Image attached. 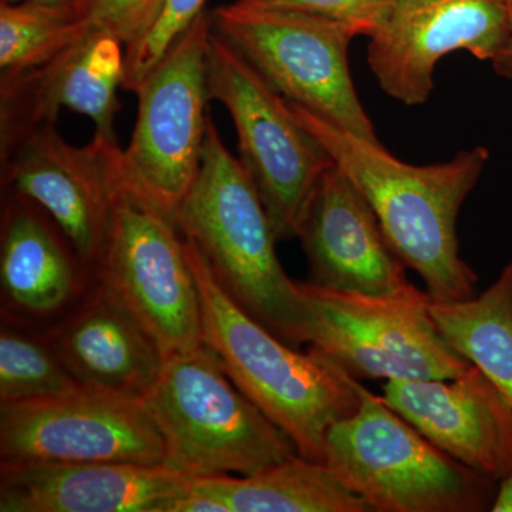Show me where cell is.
<instances>
[{"mask_svg": "<svg viewBox=\"0 0 512 512\" xmlns=\"http://www.w3.org/2000/svg\"><path fill=\"white\" fill-rule=\"evenodd\" d=\"M289 106L365 195L393 251L420 275L431 301L474 298L478 276L460 256L456 227L464 201L490 161V150H461L444 163H404L380 141L333 126L296 104Z\"/></svg>", "mask_w": 512, "mask_h": 512, "instance_id": "6da1fadb", "label": "cell"}, {"mask_svg": "<svg viewBox=\"0 0 512 512\" xmlns=\"http://www.w3.org/2000/svg\"><path fill=\"white\" fill-rule=\"evenodd\" d=\"M200 292L202 339L252 403L291 437L299 456L325 463L329 427L360 406L359 380L312 348L299 352L252 318L184 238Z\"/></svg>", "mask_w": 512, "mask_h": 512, "instance_id": "7a4b0ae2", "label": "cell"}, {"mask_svg": "<svg viewBox=\"0 0 512 512\" xmlns=\"http://www.w3.org/2000/svg\"><path fill=\"white\" fill-rule=\"evenodd\" d=\"M174 221L245 312L292 348L306 343L301 288L276 255L278 239L255 184L211 119L200 173Z\"/></svg>", "mask_w": 512, "mask_h": 512, "instance_id": "3957f363", "label": "cell"}, {"mask_svg": "<svg viewBox=\"0 0 512 512\" xmlns=\"http://www.w3.org/2000/svg\"><path fill=\"white\" fill-rule=\"evenodd\" d=\"M360 399L329 427L325 464L373 512L491 511L497 480L431 443L363 384Z\"/></svg>", "mask_w": 512, "mask_h": 512, "instance_id": "277c9868", "label": "cell"}, {"mask_svg": "<svg viewBox=\"0 0 512 512\" xmlns=\"http://www.w3.org/2000/svg\"><path fill=\"white\" fill-rule=\"evenodd\" d=\"M141 400L163 436L165 466L188 476H248L299 454L207 345L165 359Z\"/></svg>", "mask_w": 512, "mask_h": 512, "instance_id": "5b68a950", "label": "cell"}, {"mask_svg": "<svg viewBox=\"0 0 512 512\" xmlns=\"http://www.w3.org/2000/svg\"><path fill=\"white\" fill-rule=\"evenodd\" d=\"M212 30L289 103L367 140L379 141L350 73L355 35L291 10L234 2L211 13Z\"/></svg>", "mask_w": 512, "mask_h": 512, "instance_id": "8992f818", "label": "cell"}, {"mask_svg": "<svg viewBox=\"0 0 512 512\" xmlns=\"http://www.w3.org/2000/svg\"><path fill=\"white\" fill-rule=\"evenodd\" d=\"M208 89L231 116L239 161L264 202L276 239L296 238L316 185L335 161L299 123L288 101L214 30Z\"/></svg>", "mask_w": 512, "mask_h": 512, "instance_id": "52a82bcc", "label": "cell"}, {"mask_svg": "<svg viewBox=\"0 0 512 512\" xmlns=\"http://www.w3.org/2000/svg\"><path fill=\"white\" fill-rule=\"evenodd\" d=\"M99 284L119 299L168 357L204 345L200 292L174 218L121 175Z\"/></svg>", "mask_w": 512, "mask_h": 512, "instance_id": "ba28073f", "label": "cell"}, {"mask_svg": "<svg viewBox=\"0 0 512 512\" xmlns=\"http://www.w3.org/2000/svg\"><path fill=\"white\" fill-rule=\"evenodd\" d=\"M211 33V15L202 12L147 74L123 150L124 180L171 218L200 173L210 120Z\"/></svg>", "mask_w": 512, "mask_h": 512, "instance_id": "9c48e42d", "label": "cell"}, {"mask_svg": "<svg viewBox=\"0 0 512 512\" xmlns=\"http://www.w3.org/2000/svg\"><path fill=\"white\" fill-rule=\"evenodd\" d=\"M306 343L356 380L453 379L471 363L441 335L419 298H379L299 284Z\"/></svg>", "mask_w": 512, "mask_h": 512, "instance_id": "30bf717a", "label": "cell"}, {"mask_svg": "<svg viewBox=\"0 0 512 512\" xmlns=\"http://www.w3.org/2000/svg\"><path fill=\"white\" fill-rule=\"evenodd\" d=\"M2 463L165 464V444L143 400L79 386L0 404Z\"/></svg>", "mask_w": 512, "mask_h": 512, "instance_id": "8fae6325", "label": "cell"}, {"mask_svg": "<svg viewBox=\"0 0 512 512\" xmlns=\"http://www.w3.org/2000/svg\"><path fill=\"white\" fill-rule=\"evenodd\" d=\"M2 183L55 221L86 265L97 266L123 175L116 138L94 134L87 146L67 143L55 123L33 128L0 151Z\"/></svg>", "mask_w": 512, "mask_h": 512, "instance_id": "7c38bea8", "label": "cell"}, {"mask_svg": "<svg viewBox=\"0 0 512 512\" xmlns=\"http://www.w3.org/2000/svg\"><path fill=\"white\" fill-rule=\"evenodd\" d=\"M510 30L508 0H397L369 37L367 63L380 89L404 106H421L434 89L437 63L466 50L491 62Z\"/></svg>", "mask_w": 512, "mask_h": 512, "instance_id": "4fadbf2b", "label": "cell"}, {"mask_svg": "<svg viewBox=\"0 0 512 512\" xmlns=\"http://www.w3.org/2000/svg\"><path fill=\"white\" fill-rule=\"evenodd\" d=\"M296 238L311 266L312 284L379 298L427 293L409 281L372 205L336 164L316 185Z\"/></svg>", "mask_w": 512, "mask_h": 512, "instance_id": "5bb4252c", "label": "cell"}, {"mask_svg": "<svg viewBox=\"0 0 512 512\" xmlns=\"http://www.w3.org/2000/svg\"><path fill=\"white\" fill-rule=\"evenodd\" d=\"M127 46L111 33L86 28L49 63L0 79V151L69 109L89 117L94 134L116 138L117 93L126 79Z\"/></svg>", "mask_w": 512, "mask_h": 512, "instance_id": "9a60e30c", "label": "cell"}, {"mask_svg": "<svg viewBox=\"0 0 512 512\" xmlns=\"http://www.w3.org/2000/svg\"><path fill=\"white\" fill-rule=\"evenodd\" d=\"M383 400L460 463L500 481L512 470V406L471 365L453 379L386 380Z\"/></svg>", "mask_w": 512, "mask_h": 512, "instance_id": "2e32d148", "label": "cell"}, {"mask_svg": "<svg viewBox=\"0 0 512 512\" xmlns=\"http://www.w3.org/2000/svg\"><path fill=\"white\" fill-rule=\"evenodd\" d=\"M194 477L165 464L2 463V512H167Z\"/></svg>", "mask_w": 512, "mask_h": 512, "instance_id": "e0dca14e", "label": "cell"}, {"mask_svg": "<svg viewBox=\"0 0 512 512\" xmlns=\"http://www.w3.org/2000/svg\"><path fill=\"white\" fill-rule=\"evenodd\" d=\"M82 386L143 399L165 363L156 339L103 285L46 339Z\"/></svg>", "mask_w": 512, "mask_h": 512, "instance_id": "ac0fdd59", "label": "cell"}, {"mask_svg": "<svg viewBox=\"0 0 512 512\" xmlns=\"http://www.w3.org/2000/svg\"><path fill=\"white\" fill-rule=\"evenodd\" d=\"M80 264L55 221L35 202L8 191L0 235L3 305L25 318H52L82 286Z\"/></svg>", "mask_w": 512, "mask_h": 512, "instance_id": "d6986e66", "label": "cell"}, {"mask_svg": "<svg viewBox=\"0 0 512 512\" xmlns=\"http://www.w3.org/2000/svg\"><path fill=\"white\" fill-rule=\"evenodd\" d=\"M228 512H373L325 463L295 456L248 476L195 478Z\"/></svg>", "mask_w": 512, "mask_h": 512, "instance_id": "ffe728a7", "label": "cell"}, {"mask_svg": "<svg viewBox=\"0 0 512 512\" xmlns=\"http://www.w3.org/2000/svg\"><path fill=\"white\" fill-rule=\"evenodd\" d=\"M429 312L444 339L512 406V259L487 291L468 301H430Z\"/></svg>", "mask_w": 512, "mask_h": 512, "instance_id": "44dd1931", "label": "cell"}, {"mask_svg": "<svg viewBox=\"0 0 512 512\" xmlns=\"http://www.w3.org/2000/svg\"><path fill=\"white\" fill-rule=\"evenodd\" d=\"M86 30L82 16L45 3H0V79L49 63Z\"/></svg>", "mask_w": 512, "mask_h": 512, "instance_id": "7402d4cb", "label": "cell"}, {"mask_svg": "<svg viewBox=\"0 0 512 512\" xmlns=\"http://www.w3.org/2000/svg\"><path fill=\"white\" fill-rule=\"evenodd\" d=\"M82 386L49 342L3 328L0 333V402H26Z\"/></svg>", "mask_w": 512, "mask_h": 512, "instance_id": "603a6c76", "label": "cell"}, {"mask_svg": "<svg viewBox=\"0 0 512 512\" xmlns=\"http://www.w3.org/2000/svg\"><path fill=\"white\" fill-rule=\"evenodd\" d=\"M205 2L207 0H164L150 29L127 47L124 90L136 93L175 40L204 12Z\"/></svg>", "mask_w": 512, "mask_h": 512, "instance_id": "cb8c5ba5", "label": "cell"}, {"mask_svg": "<svg viewBox=\"0 0 512 512\" xmlns=\"http://www.w3.org/2000/svg\"><path fill=\"white\" fill-rule=\"evenodd\" d=\"M251 8L291 10L329 20L353 35L372 37L382 28L397 0H237Z\"/></svg>", "mask_w": 512, "mask_h": 512, "instance_id": "d4e9b609", "label": "cell"}, {"mask_svg": "<svg viewBox=\"0 0 512 512\" xmlns=\"http://www.w3.org/2000/svg\"><path fill=\"white\" fill-rule=\"evenodd\" d=\"M164 0H87L82 13L86 28L119 37L127 47L150 29Z\"/></svg>", "mask_w": 512, "mask_h": 512, "instance_id": "484cf974", "label": "cell"}, {"mask_svg": "<svg viewBox=\"0 0 512 512\" xmlns=\"http://www.w3.org/2000/svg\"><path fill=\"white\" fill-rule=\"evenodd\" d=\"M167 512H228V508L192 481L187 491L171 501Z\"/></svg>", "mask_w": 512, "mask_h": 512, "instance_id": "4316f807", "label": "cell"}, {"mask_svg": "<svg viewBox=\"0 0 512 512\" xmlns=\"http://www.w3.org/2000/svg\"><path fill=\"white\" fill-rule=\"evenodd\" d=\"M508 13H510V30H508L507 40L500 52L491 60V64L498 76L512 80V0H508Z\"/></svg>", "mask_w": 512, "mask_h": 512, "instance_id": "83f0119b", "label": "cell"}, {"mask_svg": "<svg viewBox=\"0 0 512 512\" xmlns=\"http://www.w3.org/2000/svg\"><path fill=\"white\" fill-rule=\"evenodd\" d=\"M491 511L512 512V470L498 481L497 495Z\"/></svg>", "mask_w": 512, "mask_h": 512, "instance_id": "f1b7e54d", "label": "cell"}, {"mask_svg": "<svg viewBox=\"0 0 512 512\" xmlns=\"http://www.w3.org/2000/svg\"><path fill=\"white\" fill-rule=\"evenodd\" d=\"M2 2L16 3L22 2V0H2ZM33 2L45 3V5L55 6V8L70 10V12L82 16L87 0H33Z\"/></svg>", "mask_w": 512, "mask_h": 512, "instance_id": "f546056e", "label": "cell"}]
</instances>
